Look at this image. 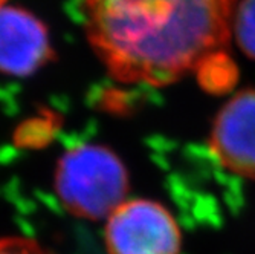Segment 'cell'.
<instances>
[{
    "mask_svg": "<svg viewBox=\"0 0 255 254\" xmlns=\"http://www.w3.org/2000/svg\"><path fill=\"white\" fill-rule=\"evenodd\" d=\"M237 0H81L87 38L123 83L167 86L217 55Z\"/></svg>",
    "mask_w": 255,
    "mask_h": 254,
    "instance_id": "obj_1",
    "label": "cell"
},
{
    "mask_svg": "<svg viewBox=\"0 0 255 254\" xmlns=\"http://www.w3.org/2000/svg\"><path fill=\"white\" fill-rule=\"evenodd\" d=\"M54 189L71 215L101 221L127 201L128 173L120 156L109 147L78 144L58 159Z\"/></svg>",
    "mask_w": 255,
    "mask_h": 254,
    "instance_id": "obj_2",
    "label": "cell"
},
{
    "mask_svg": "<svg viewBox=\"0 0 255 254\" xmlns=\"http://www.w3.org/2000/svg\"><path fill=\"white\" fill-rule=\"evenodd\" d=\"M109 254H179L182 235L173 215L148 199H127L106 219Z\"/></svg>",
    "mask_w": 255,
    "mask_h": 254,
    "instance_id": "obj_3",
    "label": "cell"
},
{
    "mask_svg": "<svg viewBox=\"0 0 255 254\" xmlns=\"http://www.w3.org/2000/svg\"><path fill=\"white\" fill-rule=\"evenodd\" d=\"M210 146L225 169L255 178V89L239 92L220 109Z\"/></svg>",
    "mask_w": 255,
    "mask_h": 254,
    "instance_id": "obj_4",
    "label": "cell"
},
{
    "mask_svg": "<svg viewBox=\"0 0 255 254\" xmlns=\"http://www.w3.org/2000/svg\"><path fill=\"white\" fill-rule=\"evenodd\" d=\"M51 57L48 32L29 12L0 6V71L28 75Z\"/></svg>",
    "mask_w": 255,
    "mask_h": 254,
    "instance_id": "obj_5",
    "label": "cell"
},
{
    "mask_svg": "<svg viewBox=\"0 0 255 254\" xmlns=\"http://www.w3.org/2000/svg\"><path fill=\"white\" fill-rule=\"evenodd\" d=\"M233 28L242 51L255 58V0H242L236 9Z\"/></svg>",
    "mask_w": 255,
    "mask_h": 254,
    "instance_id": "obj_6",
    "label": "cell"
},
{
    "mask_svg": "<svg viewBox=\"0 0 255 254\" xmlns=\"http://www.w3.org/2000/svg\"><path fill=\"white\" fill-rule=\"evenodd\" d=\"M0 254H49L35 239L25 236L0 238Z\"/></svg>",
    "mask_w": 255,
    "mask_h": 254,
    "instance_id": "obj_7",
    "label": "cell"
},
{
    "mask_svg": "<svg viewBox=\"0 0 255 254\" xmlns=\"http://www.w3.org/2000/svg\"><path fill=\"white\" fill-rule=\"evenodd\" d=\"M2 2H3V0H0V3H2ZM0 6H2V5H0Z\"/></svg>",
    "mask_w": 255,
    "mask_h": 254,
    "instance_id": "obj_8",
    "label": "cell"
}]
</instances>
